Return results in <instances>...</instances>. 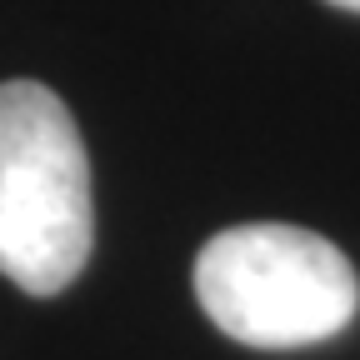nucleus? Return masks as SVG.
Here are the masks:
<instances>
[{"mask_svg": "<svg viewBox=\"0 0 360 360\" xmlns=\"http://www.w3.org/2000/svg\"><path fill=\"white\" fill-rule=\"evenodd\" d=\"M195 295L210 321L255 350H300L340 335L360 310V281L340 245L305 225H231L195 255Z\"/></svg>", "mask_w": 360, "mask_h": 360, "instance_id": "obj_2", "label": "nucleus"}, {"mask_svg": "<svg viewBox=\"0 0 360 360\" xmlns=\"http://www.w3.org/2000/svg\"><path fill=\"white\" fill-rule=\"evenodd\" d=\"M326 6H340V11H355L360 15V0H326Z\"/></svg>", "mask_w": 360, "mask_h": 360, "instance_id": "obj_3", "label": "nucleus"}, {"mask_svg": "<svg viewBox=\"0 0 360 360\" xmlns=\"http://www.w3.org/2000/svg\"><path fill=\"white\" fill-rule=\"evenodd\" d=\"M90 160L65 101L40 80L0 85V276L60 295L90 260Z\"/></svg>", "mask_w": 360, "mask_h": 360, "instance_id": "obj_1", "label": "nucleus"}]
</instances>
